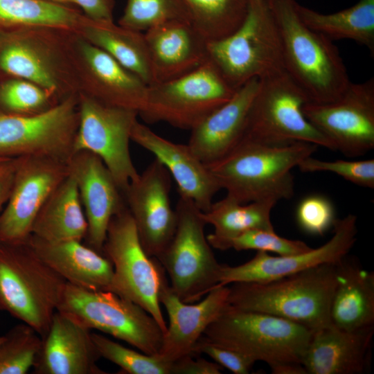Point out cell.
<instances>
[{
	"label": "cell",
	"mask_w": 374,
	"mask_h": 374,
	"mask_svg": "<svg viewBox=\"0 0 374 374\" xmlns=\"http://www.w3.org/2000/svg\"><path fill=\"white\" fill-rule=\"evenodd\" d=\"M6 158H8V157H0V160H2V159H4Z\"/></svg>",
	"instance_id": "c3c4849f"
},
{
	"label": "cell",
	"mask_w": 374,
	"mask_h": 374,
	"mask_svg": "<svg viewBox=\"0 0 374 374\" xmlns=\"http://www.w3.org/2000/svg\"><path fill=\"white\" fill-rule=\"evenodd\" d=\"M9 197L0 214V242L22 244L42 207L69 175L67 163L43 157H16Z\"/></svg>",
	"instance_id": "2e32d148"
},
{
	"label": "cell",
	"mask_w": 374,
	"mask_h": 374,
	"mask_svg": "<svg viewBox=\"0 0 374 374\" xmlns=\"http://www.w3.org/2000/svg\"><path fill=\"white\" fill-rule=\"evenodd\" d=\"M307 119L347 157H358L374 148V78L350 83L336 99L308 102Z\"/></svg>",
	"instance_id": "9a60e30c"
},
{
	"label": "cell",
	"mask_w": 374,
	"mask_h": 374,
	"mask_svg": "<svg viewBox=\"0 0 374 374\" xmlns=\"http://www.w3.org/2000/svg\"><path fill=\"white\" fill-rule=\"evenodd\" d=\"M297 12L308 26L330 40H353L374 56V0H359L348 8L329 14L298 3Z\"/></svg>",
	"instance_id": "1f68e13d"
},
{
	"label": "cell",
	"mask_w": 374,
	"mask_h": 374,
	"mask_svg": "<svg viewBox=\"0 0 374 374\" xmlns=\"http://www.w3.org/2000/svg\"><path fill=\"white\" fill-rule=\"evenodd\" d=\"M89 20L73 6L45 0H0V27H47L77 33Z\"/></svg>",
	"instance_id": "d6a6232c"
},
{
	"label": "cell",
	"mask_w": 374,
	"mask_h": 374,
	"mask_svg": "<svg viewBox=\"0 0 374 374\" xmlns=\"http://www.w3.org/2000/svg\"><path fill=\"white\" fill-rule=\"evenodd\" d=\"M193 353L206 354L221 366L228 368L235 374L249 373L255 363L237 351L208 341L202 336L195 344Z\"/></svg>",
	"instance_id": "b9f144b4"
},
{
	"label": "cell",
	"mask_w": 374,
	"mask_h": 374,
	"mask_svg": "<svg viewBox=\"0 0 374 374\" xmlns=\"http://www.w3.org/2000/svg\"><path fill=\"white\" fill-rule=\"evenodd\" d=\"M170 175L156 158L123 193L141 245L150 257H157L172 239L177 213L170 202Z\"/></svg>",
	"instance_id": "ac0fdd59"
},
{
	"label": "cell",
	"mask_w": 374,
	"mask_h": 374,
	"mask_svg": "<svg viewBox=\"0 0 374 374\" xmlns=\"http://www.w3.org/2000/svg\"><path fill=\"white\" fill-rule=\"evenodd\" d=\"M173 20L188 21L180 0H127L118 24L143 33Z\"/></svg>",
	"instance_id": "8d00e7d4"
},
{
	"label": "cell",
	"mask_w": 374,
	"mask_h": 374,
	"mask_svg": "<svg viewBox=\"0 0 374 374\" xmlns=\"http://www.w3.org/2000/svg\"><path fill=\"white\" fill-rule=\"evenodd\" d=\"M66 280L26 242H0V310L42 337L57 311Z\"/></svg>",
	"instance_id": "8992f818"
},
{
	"label": "cell",
	"mask_w": 374,
	"mask_h": 374,
	"mask_svg": "<svg viewBox=\"0 0 374 374\" xmlns=\"http://www.w3.org/2000/svg\"><path fill=\"white\" fill-rule=\"evenodd\" d=\"M265 1L278 28L285 71L310 102L336 99L350 83L337 47L301 20L296 0Z\"/></svg>",
	"instance_id": "3957f363"
},
{
	"label": "cell",
	"mask_w": 374,
	"mask_h": 374,
	"mask_svg": "<svg viewBox=\"0 0 374 374\" xmlns=\"http://www.w3.org/2000/svg\"><path fill=\"white\" fill-rule=\"evenodd\" d=\"M71 32L39 26L0 27V76L33 82L58 102L78 93L69 55Z\"/></svg>",
	"instance_id": "5b68a950"
},
{
	"label": "cell",
	"mask_w": 374,
	"mask_h": 374,
	"mask_svg": "<svg viewBox=\"0 0 374 374\" xmlns=\"http://www.w3.org/2000/svg\"><path fill=\"white\" fill-rule=\"evenodd\" d=\"M222 369L217 363L191 354L173 362L172 374H220Z\"/></svg>",
	"instance_id": "7bdbcfd3"
},
{
	"label": "cell",
	"mask_w": 374,
	"mask_h": 374,
	"mask_svg": "<svg viewBox=\"0 0 374 374\" xmlns=\"http://www.w3.org/2000/svg\"><path fill=\"white\" fill-rule=\"evenodd\" d=\"M207 53L235 89L251 79L285 71L278 28L265 0H248L240 25L229 35L208 42Z\"/></svg>",
	"instance_id": "52a82bcc"
},
{
	"label": "cell",
	"mask_w": 374,
	"mask_h": 374,
	"mask_svg": "<svg viewBox=\"0 0 374 374\" xmlns=\"http://www.w3.org/2000/svg\"><path fill=\"white\" fill-rule=\"evenodd\" d=\"M229 292L227 285L217 287L196 304L184 303L172 290L163 269L159 301L167 311L169 325L157 355L166 361L174 362L193 354V348L205 330L228 304Z\"/></svg>",
	"instance_id": "44dd1931"
},
{
	"label": "cell",
	"mask_w": 374,
	"mask_h": 374,
	"mask_svg": "<svg viewBox=\"0 0 374 374\" xmlns=\"http://www.w3.org/2000/svg\"><path fill=\"white\" fill-rule=\"evenodd\" d=\"M89 19L98 22L114 21V0H71Z\"/></svg>",
	"instance_id": "ee69618b"
},
{
	"label": "cell",
	"mask_w": 374,
	"mask_h": 374,
	"mask_svg": "<svg viewBox=\"0 0 374 374\" xmlns=\"http://www.w3.org/2000/svg\"><path fill=\"white\" fill-rule=\"evenodd\" d=\"M103 253L113 265V292L143 308L164 333L167 325L159 301L163 268L143 249L127 206L112 218Z\"/></svg>",
	"instance_id": "7c38bea8"
},
{
	"label": "cell",
	"mask_w": 374,
	"mask_h": 374,
	"mask_svg": "<svg viewBox=\"0 0 374 374\" xmlns=\"http://www.w3.org/2000/svg\"><path fill=\"white\" fill-rule=\"evenodd\" d=\"M78 97L79 124L73 154L88 151L100 158L123 193L139 175L130 151L131 132L139 114L82 93Z\"/></svg>",
	"instance_id": "5bb4252c"
},
{
	"label": "cell",
	"mask_w": 374,
	"mask_h": 374,
	"mask_svg": "<svg viewBox=\"0 0 374 374\" xmlns=\"http://www.w3.org/2000/svg\"><path fill=\"white\" fill-rule=\"evenodd\" d=\"M100 356L118 365L129 374H172L173 362L158 355H147L130 349L98 333L91 332Z\"/></svg>",
	"instance_id": "74e56055"
},
{
	"label": "cell",
	"mask_w": 374,
	"mask_h": 374,
	"mask_svg": "<svg viewBox=\"0 0 374 374\" xmlns=\"http://www.w3.org/2000/svg\"><path fill=\"white\" fill-rule=\"evenodd\" d=\"M175 233L156 258L168 276L172 290L186 303L199 301L219 283L222 265L205 236L202 212L189 198L179 195Z\"/></svg>",
	"instance_id": "ba28073f"
},
{
	"label": "cell",
	"mask_w": 374,
	"mask_h": 374,
	"mask_svg": "<svg viewBox=\"0 0 374 374\" xmlns=\"http://www.w3.org/2000/svg\"><path fill=\"white\" fill-rule=\"evenodd\" d=\"M69 55L78 93L139 114L148 86L140 78L75 32L69 35Z\"/></svg>",
	"instance_id": "e0dca14e"
},
{
	"label": "cell",
	"mask_w": 374,
	"mask_h": 374,
	"mask_svg": "<svg viewBox=\"0 0 374 374\" xmlns=\"http://www.w3.org/2000/svg\"><path fill=\"white\" fill-rule=\"evenodd\" d=\"M57 103L48 91L33 82L0 76V112L32 115L43 112Z\"/></svg>",
	"instance_id": "e575fe53"
},
{
	"label": "cell",
	"mask_w": 374,
	"mask_h": 374,
	"mask_svg": "<svg viewBox=\"0 0 374 374\" xmlns=\"http://www.w3.org/2000/svg\"><path fill=\"white\" fill-rule=\"evenodd\" d=\"M259 84V78L249 80L227 102L190 130L188 145L206 166L222 159L241 140Z\"/></svg>",
	"instance_id": "cb8c5ba5"
},
{
	"label": "cell",
	"mask_w": 374,
	"mask_h": 374,
	"mask_svg": "<svg viewBox=\"0 0 374 374\" xmlns=\"http://www.w3.org/2000/svg\"><path fill=\"white\" fill-rule=\"evenodd\" d=\"M309 101L285 71L260 79L241 139L271 144L301 141L335 150L305 116L303 107Z\"/></svg>",
	"instance_id": "30bf717a"
},
{
	"label": "cell",
	"mask_w": 374,
	"mask_h": 374,
	"mask_svg": "<svg viewBox=\"0 0 374 374\" xmlns=\"http://www.w3.org/2000/svg\"><path fill=\"white\" fill-rule=\"evenodd\" d=\"M332 238L322 246L298 254L273 256L258 251L248 262L238 266L222 265L219 283L267 282L322 264L337 263L348 254L356 241L357 217L348 214L336 219Z\"/></svg>",
	"instance_id": "d6986e66"
},
{
	"label": "cell",
	"mask_w": 374,
	"mask_h": 374,
	"mask_svg": "<svg viewBox=\"0 0 374 374\" xmlns=\"http://www.w3.org/2000/svg\"><path fill=\"white\" fill-rule=\"evenodd\" d=\"M42 337L30 326L12 327L0 343V374H26L33 367Z\"/></svg>",
	"instance_id": "d590c367"
},
{
	"label": "cell",
	"mask_w": 374,
	"mask_h": 374,
	"mask_svg": "<svg viewBox=\"0 0 374 374\" xmlns=\"http://www.w3.org/2000/svg\"><path fill=\"white\" fill-rule=\"evenodd\" d=\"M317 147L301 141L271 144L241 139L224 157L206 166L221 189L237 202H278L292 197V170Z\"/></svg>",
	"instance_id": "6da1fadb"
},
{
	"label": "cell",
	"mask_w": 374,
	"mask_h": 374,
	"mask_svg": "<svg viewBox=\"0 0 374 374\" xmlns=\"http://www.w3.org/2000/svg\"><path fill=\"white\" fill-rule=\"evenodd\" d=\"M45 1H52V2H55V3H62V4H65V5L75 6V5L72 3V1L71 0H45Z\"/></svg>",
	"instance_id": "bcb514c9"
},
{
	"label": "cell",
	"mask_w": 374,
	"mask_h": 374,
	"mask_svg": "<svg viewBox=\"0 0 374 374\" xmlns=\"http://www.w3.org/2000/svg\"><path fill=\"white\" fill-rule=\"evenodd\" d=\"M374 326L354 330L332 324L313 332L301 364L308 374H363L370 368Z\"/></svg>",
	"instance_id": "d4e9b609"
},
{
	"label": "cell",
	"mask_w": 374,
	"mask_h": 374,
	"mask_svg": "<svg viewBox=\"0 0 374 374\" xmlns=\"http://www.w3.org/2000/svg\"><path fill=\"white\" fill-rule=\"evenodd\" d=\"M312 335L290 320L228 303L202 337L255 362L267 363L274 374H306L301 360Z\"/></svg>",
	"instance_id": "7a4b0ae2"
},
{
	"label": "cell",
	"mask_w": 374,
	"mask_h": 374,
	"mask_svg": "<svg viewBox=\"0 0 374 374\" xmlns=\"http://www.w3.org/2000/svg\"><path fill=\"white\" fill-rule=\"evenodd\" d=\"M188 21L207 42L235 30L247 11L248 0H180Z\"/></svg>",
	"instance_id": "836d02e7"
},
{
	"label": "cell",
	"mask_w": 374,
	"mask_h": 374,
	"mask_svg": "<svg viewBox=\"0 0 374 374\" xmlns=\"http://www.w3.org/2000/svg\"><path fill=\"white\" fill-rule=\"evenodd\" d=\"M78 124V93L39 114L0 112V157H43L68 163Z\"/></svg>",
	"instance_id": "4fadbf2b"
},
{
	"label": "cell",
	"mask_w": 374,
	"mask_h": 374,
	"mask_svg": "<svg viewBox=\"0 0 374 374\" xmlns=\"http://www.w3.org/2000/svg\"><path fill=\"white\" fill-rule=\"evenodd\" d=\"M143 34L150 57L152 84L186 74L208 59V42L186 20L163 23Z\"/></svg>",
	"instance_id": "484cf974"
},
{
	"label": "cell",
	"mask_w": 374,
	"mask_h": 374,
	"mask_svg": "<svg viewBox=\"0 0 374 374\" xmlns=\"http://www.w3.org/2000/svg\"><path fill=\"white\" fill-rule=\"evenodd\" d=\"M100 48L148 85L153 83L144 34L112 22L91 19L76 33Z\"/></svg>",
	"instance_id": "4dcf8cb0"
},
{
	"label": "cell",
	"mask_w": 374,
	"mask_h": 374,
	"mask_svg": "<svg viewBox=\"0 0 374 374\" xmlns=\"http://www.w3.org/2000/svg\"><path fill=\"white\" fill-rule=\"evenodd\" d=\"M131 141L152 153L166 168L177 183L179 195L190 199L202 212L209 210L221 188L188 144L164 139L138 120L132 127Z\"/></svg>",
	"instance_id": "603a6c76"
},
{
	"label": "cell",
	"mask_w": 374,
	"mask_h": 374,
	"mask_svg": "<svg viewBox=\"0 0 374 374\" xmlns=\"http://www.w3.org/2000/svg\"><path fill=\"white\" fill-rule=\"evenodd\" d=\"M236 251L256 250L290 256L305 252L312 248L300 240H289L277 235L274 230L253 229L233 239L230 249Z\"/></svg>",
	"instance_id": "f35d334b"
},
{
	"label": "cell",
	"mask_w": 374,
	"mask_h": 374,
	"mask_svg": "<svg viewBox=\"0 0 374 374\" xmlns=\"http://www.w3.org/2000/svg\"><path fill=\"white\" fill-rule=\"evenodd\" d=\"M347 256L337 263L331 324L346 330L374 326V273Z\"/></svg>",
	"instance_id": "83f0119b"
},
{
	"label": "cell",
	"mask_w": 374,
	"mask_h": 374,
	"mask_svg": "<svg viewBox=\"0 0 374 374\" xmlns=\"http://www.w3.org/2000/svg\"><path fill=\"white\" fill-rule=\"evenodd\" d=\"M300 227L314 235H323L336 220L332 202L326 197L313 195L303 198L296 210Z\"/></svg>",
	"instance_id": "60d3db41"
},
{
	"label": "cell",
	"mask_w": 374,
	"mask_h": 374,
	"mask_svg": "<svg viewBox=\"0 0 374 374\" xmlns=\"http://www.w3.org/2000/svg\"><path fill=\"white\" fill-rule=\"evenodd\" d=\"M337 263L319 265L267 282L233 283L229 287L228 303L281 317L315 332L331 324Z\"/></svg>",
	"instance_id": "277c9868"
},
{
	"label": "cell",
	"mask_w": 374,
	"mask_h": 374,
	"mask_svg": "<svg viewBox=\"0 0 374 374\" xmlns=\"http://www.w3.org/2000/svg\"><path fill=\"white\" fill-rule=\"evenodd\" d=\"M235 91L208 59L186 74L148 85L139 116L147 123L164 122L190 130Z\"/></svg>",
	"instance_id": "9c48e42d"
},
{
	"label": "cell",
	"mask_w": 374,
	"mask_h": 374,
	"mask_svg": "<svg viewBox=\"0 0 374 374\" xmlns=\"http://www.w3.org/2000/svg\"><path fill=\"white\" fill-rule=\"evenodd\" d=\"M16 162V158H6L0 160V214L10 193Z\"/></svg>",
	"instance_id": "f6af8a7d"
},
{
	"label": "cell",
	"mask_w": 374,
	"mask_h": 374,
	"mask_svg": "<svg viewBox=\"0 0 374 374\" xmlns=\"http://www.w3.org/2000/svg\"><path fill=\"white\" fill-rule=\"evenodd\" d=\"M67 164L87 222L86 244L103 254L109 222L126 206L123 195L103 161L93 153L75 152Z\"/></svg>",
	"instance_id": "ffe728a7"
},
{
	"label": "cell",
	"mask_w": 374,
	"mask_h": 374,
	"mask_svg": "<svg viewBox=\"0 0 374 374\" xmlns=\"http://www.w3.org/2000/svg\"><path fill=\"white\" fill-rule=\"evenodd\" d=\"M27 243L67 283L89 290L113 292L112 263L82 241L51 242L30 235Z\"/></svg>",
	"instance_id": "4316f807"
},
{
	"label": "cell",
	"mask_w": 374,
	"mask_h": 374,
	"mask_svg": "<svg viewBox=\"0 0 374 374\" xmlns=\"http://www.w3.org/2000/svg\"><path fill=\"white\" fill-rule=\"evenodd\" d=\"M100 358L91 330L57 310L42 337L33 373L105 374L97 364Z\"/></svg>",
	"instance_id": "7402d4cb"
},
{
	"label": "cell",
	"mask_w": 374,
	"mask_h": 374,
	"mask_svg": "<svg viewBox=\"0 0 374 374\" xmlns=\"http://www.w3.org/2000/svg\"><path fill=\"white\" fill-rule=\"evenodd\" d=\"M305 172H330L366 188H374V159L362 161L337 160L328 161L311 156L303 159L297 166Z\"/></svg>",
	"instance_id": "ab89813d"
},
{
	"label": "cell",
	"mask_w": 374,
	"mask_h": 374,
	"mask_svg": "<svg viewBox=\"0 0 374 374\" xmlns=\"http://www.w3.org/2000/svg\"><path fill=\"white\" fill-rule=\"evenodd\" d=\"M277 202L258 201L240 203L226 195L212 204L209 210L202 212L206 224L214 228L206 236L210 245L218 250L230 249V242L242 233L253 229L274 230L271 212Z\"/></svg>",
	"instance_id": "f546056e"
},
{
	"label": "cell",
	"mask_w": 374,
	"mask_h": 374,
	"mask_svg": "<svg viewBox=\"0 0 374 374\" xmlns=\"http://www.w3.org/2000/svg\"><path fill=\"white\" fill-rule=\"evenodd\" d=\"M3 339H4V335L0 336V343L3 341Z\"/></svg>",
	"instance_id": "7dc6e473"
},
{
	"label": "cell",
	"mask_w": 374,
	"mask_h": 374,
	"mask_svg": "<svg viewBox=\"0 0 374 374\" xmlns=\"http://www.w3.org/2000/svg\"><path fill=\"white\" fill-rule=\"evenodd\" d=\"M87 227L76 182L69 172L42 207L30 235L51 242L82 241Z\"/></svg>",
	"instance_id": "f1b7e54d"
},
{
	"label": "cell",
	"mask_w": 374,
	"mask_h": 374,
	"mask_svg": "<svg viewBox=\"0 0 374 374\" xmlns=\"http://www.w3.org/2000/svg\"><path fill=\"white\" fill-rule=\"evenodd\" d=\"M57 310L147 355H157L161 346L163 332L155 319L140 305L113 292L89 290L66 283Z\"/></svg>",
	"instance_id": "8fae6325"
}]
</instances>
